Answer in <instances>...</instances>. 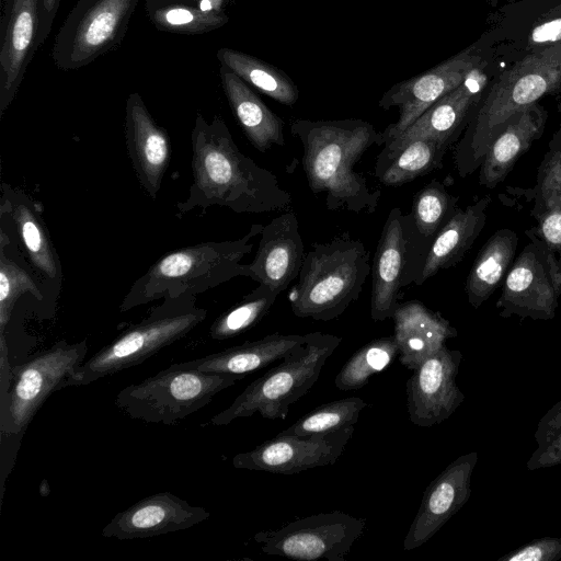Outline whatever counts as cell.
Here are the masks:
<instances>
[{
  "mask_svg": "<svg viewBox=\"0 0 561 561\" xmlns=\"http://www.w3.org/2000/svg\"><path fill=\"white\" fill-rule=\"evenodd\" d=\"M433 240L423 237L410 214L394 207L385 221L371 267L370 317L392 318L401 289L416 283Z\"/></svg>",
  "mask_w": 561,
  "mask_h": 561,
  "instance_id": "obj_10",
  "label": "cell"
},
{
  "mask_svg": "<svg viewBox=\"0 0 561 561\" xmlns=\"http://www.w3.org/2000/svg\"><path fill=\"white\" fill-rule=\"evenodd\" d=\"M61 0H39V27L36 41L37 48L50 35L53 24Z\"/></svg>",
  "mask_w": 561,
  "mask_h": 561,
  "instance_id": "obj_42",
  "label": "cell"
},
{
  "mask_svg": "<svg viewBox=\"0 0 561 561\" xmlns=\"http://www.w3.org/2000/svg\"><path fill=\"white\" fill-rule=\"evenodd\" d=\"M194 296L164 301L85 359L67 380L66 387L90 385L101 378L136 366L165 346L184 337L206 318Z\"/></svg>",
  "mask_w": 561,
  "mask_h": 561,
  "instance_id": "obj_7",
  "label": "cell"
},
{
  "mask_svg": "<svg viewBox=\"0 0 561 561\" xmlns=\"http://www.w3.org/2000/svg\"><path fill=\"white\" fill-rule=\"evenodd\" d=\"M531 42L536 44L557 43L561 41V19L539 25L531 33ZM549 45V44H548Z\"/></svg>",
  "mask_w": 561,
  "mask_h": 561,
  "instance_id": "obj_43",
  "label": "cell"
},
{
  "mask_svg": "<svg viewBox=\"0 0 561 561\" xmlns=\"http://www.w3.org/2000/svg\"><path fill=\"white\" fill-rule=\"evenodd\" d=\"M260 236L256 253L247 264L248 277L279 295L298 278L306 254L296 214L288 210L273 218Z\"/></svg>",
  "mask_w": 561,
  "mask_h": 561,
  "instance_id": "obj_22",
  "label": "cell"
},
{
  "mask_svg": "<svg viewBox=\"0 0 561 561\" xmlns=\"http://www.w3.org/2000/svg\"><path fill=\"white\" fill-rule=\"evenodd\" d=\"M369 261L365 244L348 232L313 243L288 295L294 314L318 321L340 317L362 294L371 272Z\"/></svg>",
  "mask_w": 561,
  "mask_h": 561,
  "instance_id": "obj_5",
  "label": "cell"
},
{
  "mask_svg": "<svg viewBox=\"0 0 561 561\" xmlns=\"http://www.w3.org/2000/svg\"><path fill=\"white\" fill-rule=\"evenodd\" d=\"M461 360L460 351L445 345L413 369L407 381V408L414 425L439 424L465 401L456 382Z\"/></svg>",
  "mask_w": 561,
  "mask_h": 561,
  "instance_id": "obj_16",
  "label": "cell"
},
{
  "mask_svg": "<svg viewBox=\"0 0 561 561\" xmlns=\"http://www.w3.org/2000/svg\"><path fill=\"white\" fill-rule=\"evenodd\" d=\"M242 378L172 364L121 389L115 404L134 420L173 425L209 404L216 394Z\"/></svg>",
  "mask_w": 561,
  "mask_h": 561,
  "instance_id": "obj_8",
  "label": "cell"
},
{
  "mask_svg": "<svg viewBox=\"0 0 561 561\" xmlns=\"http://www.w3.org/2000/svg\"><path fill=\"white\" fill-rule=\"evenodd\" d=\"M458 197L450 195L437 180L431 181L413 197L411 215L419 232L433 240L455 214Z\"/></svg>",
  "mask_w": 561,
  "mask_h": 561,
  "instance_id": "obj_36",
  "label": "cell"
},
{
  "mask_svg": "<svg viewBox=\"0 0 561 561\" xmlns=\"http://www.w3.org/2000/svg\"><path fill=\"white\" fill-rule=\"evenodd\" d=\"M561 559V538L545 536L512 550L499 561H557Z\"/></svg>",
  "mask_w": 561,
  "mask_h": 561,
  "instance_id": "obj_40",
  "label": "cell"
},
{
  "mask_svg": "<svg viewBox=\"0 0 561 561\" xmlns=\"http://www.w3.org/2000/svg\"><path fill=\"white\" fill-rule=\"evenodd\" d=\"M290 133L302 147V167L314 194H325L329 210L376 211L380 190H371L355 164L373 146L383 145L381 131L359 118H297Z\"/></svg>",
  "mask_w": 561,
  "mask_h": 561,
  "instance_id": "obj_2",
  "label": "cell"
},
{
  "mask_svg": "<svg viewBox=\"0 0 561 561\" xmlns=\"http://www.w3.org/2000/svg\"><path fill=\"white\" fill-rule=\"evenodd\" d=\"M483 62L477 45H471L435 67L389 88L378 105L382 110L397 107L399 116L381 131L383 146L402 134L436 101L459 87Z\"/></svg>",
  "mask_w": 561,
  "mask_h": 561,
  "instance_id": "obj_14",
  "label": "cell"
},
{
  "mask_svg": "<svg viewBox=\"0 0 561 561\" xmlns=\"http://www.w3.org/2000/svg\"><path fill=\"white\" fill-rule=\"evenodd\" d=\"M278 294L265 284L215 319L209 329L213 340L224 341L242 334L257 324L275 304Z\"/></svg>",
  "mask_w": 561,
  "mask_h": 561,
  "instance_id": "obj_34",
  "label": "cell"
},
{
  "mask_svg": "<svg viewBox=\"0 0 561 561\" xmlns=\"http://www.w3.org/2000/svg\"><path fill=\"white\" fill-rule=\"evenodd\" d=\"M219 78L229 106L251 145L263 153L274 145L284 146L283 121L250 85L222 65L219 67Z\"/></svg>",
  "mask_w": 561,
  "mask_h": 561,
  "instance_id": "obj_26",
  "label": "cell"
},
{
  "mask_svg": "<svg viewBox=\"0 0 561 561\" xmlns=\"http://www.w3.org/2000/svg\"><path fill=\"white\" fill-rule=\"evenodd\" d=\"M172 1H176V0H160L159 4L167 3V2H172ZM159 4H157V5H159Z\"/></svg>",
  "mask_w": 561,
  "mask_h": 561,
  "instance_id": "obj_45",
  "label": "cell"
},
{
  "mask_svg": "<svg viewBox=\"0 0 561 561\" xmlns=\"http://www.w3.org/2000/svg\"><path fill=\"white\" fill-rule=\"evenodd\" d=\"M263 227L254 224L240 239L201 242L162 255L134 282L119 310L125 312L158 299L195 297L234 277H248L247 264L241 260L252 251V239Z\"/></svg>",
  "mask_w": 561,
  "mask_h": 561,
  "instance_id": "obj_4",
  "label": "cell"
},
{
  "mask_svg": "<svg viewBox=\"0 0 561 561\" xmlns=\"http://www.w3.org/2000/svg\"><path fill=\"white\" fill-rule=\"evenodd\" d=\"M477 461V451L461 455L426 486L403 541L405 551L427 542L468 502Z\"/></svg>",
  "mask_w": 561,
  "mask_h": 561,
  "instance_id": "obj_17",
  "label": "cell"
},
{
  "mask_svg": "<svg viewBox=\"0 0 561 561\" xmlns=\"http://www.w3.org/2000/svg\"><path fill=\"white\" fill-rule=\"evenodd\" d=\"M176 1L194 2V3H196L198 0H176Z\"/></svg>",
  "mask_w": 561,
  "mask_h": 561,
  "instance_id": "obj_46",
  "label": "cell"
},
{
  "mask_svg": "<svg viewBox=\"0 0 561 561\" xmlns=\"http://www.w3.org/2000/svg\"><path fill=\"white\" fill-rule=\"evenodd\" d=\"M342 339L334 334L307 333L305 342L289 352L282 362L253 380L221 412L211 425H227L240 417L260 413L267 420H285L290 404L304 397L317 382L329 357Z\"/></svg>",
  "mask_w": 561,
  "mask_h": 561,
  "instance_id": "obj_6",
  "label": "cell"
},
{
  "mask_svg": "<svg viewBox=\"0 0 561 561\" xmlns=\"http://www.w3.org/2000/svg\"><path fill=\"white\" fill-rule=\"evenodd\" d=\"M450 146L434 138L409 141L388 159L376 163L375 174L386 186H399L442 168Z\"/></svg>",
  "mask_w": 561,
  "mask_h": 561,
  "instance_id": "obj_30",
  "label": "cell"
},
{
  "mask_svg": "<svg viewBox=\"0 0 561 561\" xmlns=\"http://www.w3.org/2000/svg\"><path fill=\"white\" fill-rule=\"evenodd\" d=\"M547 117V111L535 103L508 121L482 160L479 168L480 185L494 188L505 180L519 157L542 135Z\"/></svg>",
  "mask_w": 561,
  "mask_h": 561,
  "instance_id": "obj_25",
  "label": "cell"
},
{
  "mask_svg": "<svg viewBox=\"0 0 561 561\" xmlns=\"http://www.w3.org/2000/svg\"><path fill=\"white\" fill-rule=\"evenodd\" d=\"M483 66L473 70L456 89L430 106L402 134L387 142L378 154L376 163L416 138H434L454 145L463 133L470 116L483 96L486 77Z\"/></svg>",
  "mask_w": 561,
  "mask_h": 561,
  "instance_id": "obj_18",
  "label": "cell"
},
{
  "mask_svg": "<svg viewBox=\"0 0 561 561\" xmlns=\"http://www.w3.org/2000/svg\"><path fill=\"white\" fill-rule=\"evenodd\" d=\"M365 526V518L333 511L298 518L277 529L259 531L254 540L268 556L344 561Z\"/></svg>",
  "mask_w": 561,
  "mask_h": 561,
  "instance_id": "obj_12",
  "label": "cell"
},
{
  "mask_svg": "<svg viewBox=\"0 0 561 561\" xmlns=\"http://www.w3.org/2000/svg\"><path fill=\"white\" fill-rule=\"evenodd\" d=\"M138 0H78L56 33L51 58L64 71L80 69L121 44Z\"/></svg>",
  "mask_w": 561,
  "mask_h": 561,
  "instance_id": "obj_11",
  "label": "cell"
},
{
  "mask_svg": "<svg viewBox=\"0 0 561 561\" xmlns=\"http://www.w3.org/2000/svg\"><path fill=\"white\" fill-rule=\"evenodd\" d=\"M41 205L23 191L1 184L0 214L15 226L21 245L32 267L49 280L62 276L57 252L42 217Z\"/></svg>",
  "mask_w": 561,
  "mask_h": 561,
  "instance_id": "obj_23",
  "label": "cell"
},
{
  "mask_svg": "<svg viewBox=\"0 0 561 561\" xmlns=\"http://www.w3.org/2000/svg\"><path fill=\"white\" fill-rule=\"evenodd\" d=\"M514 260L496 302L500 316L551 320L561 295V265L557 255L534 232Z\"/></svg>",
  "mask_w": 561,
  "mask_h": 561,
  "instance_id": "obj_13",
  "label": "cell"
},
{
  "mask_svg": "<svg viewBox=\"0 0 561 561\" xmlns=\"http://www.w3.org/2000/svg\"><path fill=\"white\" fill-rule=\"evenodd\" d=\"M537 219L534 233L557 255L561 265V199L545 208Z\"/></svg>",
  "mask_w": 561,
  "mask_h": 561,
  "instance_id": "obj_41",
  "label": "cell"
},
{
  "mask_svg": "<svg viewBox=\"0 0 561 561\" xmlns=\"http://www.w3.org/2000/svg\"><path fill=\"white\" fill-rule=\"evenodd\" d=\"M191 147L192 184L187 198L175 205L178 218L213 206L237 214H263L283 210L291 203L276 175L239 150L220 116L209 123L196 115Z\"/></svg>",
  "mask_w": 561,
  "mask_h": 561,
  "instance_id": "obj_1",
  "label": "cell"
},
{
  "mask_svg": "<svg viewBox=\"0 0 561 561\" xmlns=\"http://www.w3.org/2000/svg\"><path fill=\"white\" fill-rule=\"evenodd\" d=\"M490 202L491 198L485 196L465 209H456L433 238L416 285H422L438 271L450 268L463 259L485 225Z\"/></svg>",
  "mask_w": 561,
  "mask_h": 561,
  "instance_id": "obj_28",
  "label": "cell"
},
{
  "mask_svg": "<svg viewBox=\"0 0 561 561\" xmlns=\"http://www.w3.org/2000/svg\"><path fill=\"white\" fill-rule=\"evenodd\" d=\"M354 431V426H348L304 436L279 433L249 451L237 454L232 458V466L279 474H295L330 466L341 457Z\"/></svg>",
  "mask_w": 561,
  "mask_h": 561,
  "instance_id": "obj_15",
  "label": "cell"
},
{
  "mask_svg": "<svg viewBox=\"0 0 561 561\" xmlns=\"http://www.w3.org/2000/svg\"><path fill=\"white\" fill-rule=\"evenodd\" d=\"M392 319L400 363L411 370L458 334L440 313L416 299L399 304Z\"/></svg>",
  "mask_w": 561,
  "mask_h": 561,
  "instance_id": "obj_24",
  "label": "cell"
},
{
  "mask_svg": "<svg viewBox=\"0 0 561 561\" xmlns=\"http://www.w3.org/2000/svg\"><path fill=\"white\" fill-rule=\"evenodd\" d=\"M147 1V8H151L153 5L159 4L160 0H146Z\"/></svg>",
  "mask_w": 561,
  "mask_h": 561,
  "instance_id": "obj_44",
  "label": "cell"
},
{
  "mask_svg": "<svg viewBox=\"0 0 561 561\" xmlns=\"http://www.w3.org/2000/svg\"><path fill=\"white\" fill-rule=\"evenodd\" d=\"M43 299L39 286L32 275L5 255L4 243L0 247V335H5L13 308L23 295Z\"/></svg>",
  "mask_w": 561,
  "mask_h": 561,
  "instance_id": "obj_37",
  "label": "cell"
},
{
  "mask_svg": "<svg viewBox=\"0 0 561 561\" xmlns=\"http://www.w3.org/2000/svg\"><path fill=\"white\" fill-rule=\"evenodd\" d=\"M209 516L204 507L163 491L117 513L102 529V536L121 540L149 538L191 528Z\"/></svg>",
  "mask_w": 561,
  "mask_h": 561,
  "instance_id": "obj_20",
  "label": "cell"
},
{
  "mask_svg": "<svg viewBox=\"0 0 561 561\" xmlns=\"http://www.w3.org/2000/svg\"><path fill=\"white\" fill-rule=\"evenodd\" d=\"M87 353V340L76 343L60 340L12 367L10 387L1 392L2 435L21 437L47 398L66 388L67 380L85 360Z\"/></svg>",
  "mask_w": 561,
  "mask_h": 561,
  "instance_id": "obj_9",
  "label": "cell"
},
{
  "mask_svg": "<svg viewBox=\"0 0 561 561\" xmlns=\"http://www.w3.org/2000/svg\"><path fill=\"white\" fill-rule=\"evenodd\" d=\"M307 334L272 333L256 341H248L207 356L179 363L204 373L245 376L282 359L305 342Z\"/></svg>",
  "mask_w": 561,
  "mask_h": 561,
  "instance_id": "obj_27",
  "label": "cell"
},
{
  "mask_svg": "<svg viewBox=\"0 0 561 561\" xmlns=\"http://www.w3.org/2000/svg\"><path fill=\"white\" fill-rule=\"evenodd\" d=\"M561 89V41L523 57L503 72L474 107L454 149L458 174L480 168L493 141L508 121L537 101Z\"/></svg>",
  "mask_w": 561,
  "mask_h": 561,
  "instance_id": "obj_3",
  "label": "cell"
},
{
  "mask_svg": "<svg viewBox=\"0 0 561 561\" xmlns=\"http://www.w3.org/2000/svg\"><path fill=\"white\" fill-rule=\"evenodd\" d=\"M561 199V130L549 144L537 174L535 186V207L531 215L536 218L549 205Z\"/></svg>",
  "mask_w": 561,
  "mask_h": 561,
  "instance_id": "obj_39",
  "label": "cell"
},
{
  "mask_svg": "<svg viewBox=\"0 0 561 561\" xmlns=\"http://www.w3.org/2000/svg\"><path fill=\"white\" fill-rule=\"evenodd\" d=\"M156 28L175 34H204L224 26L229 18L225 11L172 1L147 9Z\"/></svg>",
  "mask_w": 561,
  "mask_h": 561,
  "instance_id": "obj_32",
  "label": "cell"
},
{
  "mask_svg": "<svg viewBox=\"0 0 561 561\" xmlns=\"http://www.w3.org/2000/svg\"><path fill=\"white\" fill-rule=\"evenodd\" d=\"M39 0H4L0 25V118L13 102L36 50Z\"/></svg>",
  "mask_w": 561,
  "mask_h": 561,
  "instance_id": "obj_19",
  "label": "cell"
},
{
  "mask_svg": "<svg viewBox=\"0 0 561 561\" xmlns=\"http://www.w3.org/2000/svg\"><path fill=\"white\" fill-rule=\"evenodd\" d=\"M537 448L526 462L529 471L561 465V400L539 420L535 432Z\"/></svg>",
  "mask_w": 561,
  "mask_h": 561,
  "instance_id": "obj_38",
  "label": "cell"
},
{
  "mask_svg": "<svg viewBox=\"0 0 561 561\" xmlns=\"http://www.w3.org/2000/svg\"><path fill=\"white\" fill-rule=\"evenodd\" d=\"M518 245L511 229L495 231L479 251L466 280L469 304L478 309L503 284Z\"/></svg>",
  "mask_w": 561,
  "mask_h": 561,
  "instance_id": "obj_29",
  "label": "cell"
},
{
  "mask_svg": "<svg viewBox=\"0 0 561 561\" xmlns=\"http://www.w3.org/2000/svg\"><path fill=\"white\" fill-rule=\"evenodd\" d=\"M366 405L358 397L334 400L313 409L280 434L304 436L354 426Z\"/></svg>",
  "mask_w": 561,
  "mask_h": 561,
  "instance_id": "obj_35",
  "label": "cell"
},
{
  "mask_svg": "<svg viewBox=\"0 0 561 561\" xmlns=\"http://www.w3.org/2000/svg\"><path fill=\"white\" fill-rule=\"evenodd\" d=\"M220 65L229 68L249 85L280 104L291 106L299 96L298 88L280 69L247 53L228 47L216 53Z\"/></svg>",
  "mask_w": 561,
  "mask_h": 561,
  "instance_id": "obj_31",
  "label": "cell"
},
{
  "mask_svg": "<svg viewBox=\"0 0 561 561\" xmlns=\"http://www.w3.org/2000/svg\"><path fill=\"white\" fill-rule=\"evenodd\" d=\"M399 356L392 336L375 339L357 350L337 373L334 385L339 390H357L370 377L386 369Z\"/></svg>",
  "mask_w": 561,
  "mask_h": 561,
  "instance_id": "obj_33",
  "label": "cell"
},
{
  "mask_svg": "<svg viewBox=\"0 0 561 561\" xmlns=\"http://www.w3.org/2000/svg\"><path fill=\"white\" fill-rule=\"evenodd\" d=\"M124 133L137 180L145 193L154 199L169 168L171 142L168 131L154 121L137 92L126 100Z\"/></svg>",
  "mask_w": 561,
  "mask_h": 561,
  "instance_id": "obj_21",
  "label": "cell"
}]
</instances>
